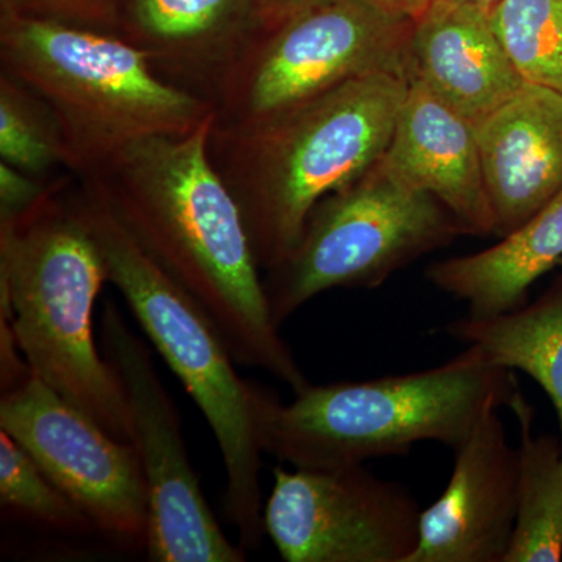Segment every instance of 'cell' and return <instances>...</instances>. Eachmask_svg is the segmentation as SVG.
I'll return each instance as SVG.
<instances>
[{
    "label": "cell",
    "mask_w": 562,
    "mask_h": 562,
    "mask_svg": "<svg viewBox=\"0 0 562 562\" xmlns=\"http://www.w3.org/2000/svg\"><path fill=\"white\" fill-rule=\"evenodd\" d=\"M214 120L138 140L80 180L209 314L236 364L271 373L295 394L310 382L273 324L241 210L211 161Z\"/></svg>",
    "instance_id": "cell-1"
},
{
    "label": "cell",
    "mask_w": 562,
    "mask_h": 562,
    "mask_svg": "<svg viewBox=\"0 0 562 562\" xmlns=\"http://www.w3.org/2000/svg\"><path fill=\"white\" fill-rule=\"evenodd\" d=\"M408 79L372 74L249 125L214 120L209 151L241 210L258 266L279 268L317 203L382 160Z\"/></svg>",
    "instance_id": "cell-2"
},
{
    "label": "cell",
    "mask_w": 562,
    "mask_h": 562,
    "mask_svg": "<svg viewBox=\"0 0 562 562\" xmlns=\"http://www.w3.org/2000/svg\"><path fill=\"white\" fill-rule=\"evenodd\" d=\"M519 390L512 369L465 346L427 371L310 383L290 403L251 382V409L262 452L292 468L335 469L403 457L424 441L454 450L484 414L509 406Z\"/></svg>",
    "instance_id": "cell-3"
},
{
    "label": "cell",
    "mask_w": 562,
    "mask_h": 562,
    "mask_svg": "<svg viewBox=\"0 0 562 562\" xmlns=\"http://www.w3.org/2000/svg\"><path fill=\"white\" fill-rule=\"evenodd\" d=\"M105 283L101 250L69 177H55L31 210L0 221V292L9 297L29 369L111 436L132 442L124 391L94 339V306Z\"/></svg>",
    "instance_id": "cell-4"
},
{
    "label": "cell",
    "mask_w": 562,
    "mask_h": 562,
    "mask_svg": "<svg viewBox=\"0 0 562 562\" xmlns=\"http://www.w3.org/2000/svg\"><path fill=\"white\" fill-rule=\"evenodd\" d=\"M0 63L54 114L66 169L79 179L138 140L187 135L216 114L210 99L165 79L114 33L0 16Z\"/></svg>",
    "instance_id": "cell-5"
},
{
    "label": "cell",
    "mask_w": 562,
    "mask_h": 562,
    "mask_svg": "<svg viewBox=\"0 0 562 562\" xmlns=\"http://www.w3.org/2000/svg\"><path fill=\"white\" fill-rule=\"evenodd\" d=\"M77 209L101 250L109 283L121 292L140 330L176 373L216 438L227 475L225 509L244 550L265 539L262 449L251 409V382L216 325L125 231L88 181L74 190Z\"/></svg>",
    "instance_id": "cell-6"
},
{
    "label": "cell",
    "mask_w": 562,
    "mask_h": 562,
    "mask_svg": "<svg viewBox=\"0 0 562 562\" xmlns=\"http://www.w3.org/2000/svg\"><path fill=\"white\" fill-rule=\"evenodd\" d=\"M461 232L441 203L403 180L382 158L317 203L290 257L262 279L273 324L280 328L322 292L380 286Z\"/></svg>",
    "instance_id": "cell-7"
},
{
    "label": "cell",
    "mask_w": 562,
    "mask_h": 562,
    "mask_svg": "<svg viewBox=\"0 0 562 562\" xmlns=\"http://www.w3.org/2000/svg\"><path fill=\"white\" fill-rule=\"evenodd\" d=\"M414 21L384 0H330L257 33L211 94L217 124H257L372 74L408 79Z\"/></svg>",
    "instance_id": "cell-8"
},
{
    "label": "cell",
    "mask_w": 562,
    "mask_h": 562,
    "mask_svg": "<svg viewBox=\"0 0 562 562\" xmlns=\"http://www.w3.org/2000/svg\"><path fill=\"white\" fill-rule=\"evenodd\" d=\"M103 355L120 380L138 452L151 562H243L246 550L222 531L192 468L176 403L155 368L149 346L132 331L114 302L101 321Z\"/></svg>",
    "instance_id": "cell-9"
},
{
    "label": "cell",
    "mask_w": 562,
    "mask_h": 562,
    "mask_svg": "<svg viewBox=\"0 0 562 562\" xmlns=\"http://www.w3.org/2000/svg\"><path fill=\"white\" fill-rule=\"evenodd\" d=\"M0 430L20 442L99 536L144 552L149 501L138 452L63 398L32 371L0 397Z\"/></svg>",
    "instance_id": "cell-10"
},
{
    "label": "cell",
    "mask_w": 562,
    "mask_h": 562,
    "mask_svg": "<svg viewBox=\"0 0 562 562\" xmlns=\"http://www.w3.org/2000/svg\"><path fill=\"white\" fill-rule=\"evenodd\" d=\"M265 531L288 562H408L422 509L412 492L364 464L277 465Z\"/></svg>",
    "instance_id": "cell-11"
},
{
    "label": "cell",
    "mask_w": 562,
    "mask_h": 562,
    "mask_svg": "<svg viewBox=\"0 0 562 562\" xmlns=\"http://www.w3.org/2000/svg\"><path fill=\"white\" fill-rule=\"evenodd\" d=\"M491 409L454 452L441 497L422 509L408 562H505L517 505V449Z\"/></svg>",
    "instance_id": "cell-12"
},
{
    "label": "cell",
    "mask_w": 562,
    "mask_h": 562,
    "mask_svg": "<svg viewBox=\"0 0 562 562\" xmlns=\"http://www.w3.org/2000/svg\"><path fill=\"white\" fill-rule=\"evenodd\" d=\"M495 235L506 236L562 190V94L525 81L476 125Z\"/></svg>",
    "instance_id": "cell-13"
},
{
    "label": "cell",
    "mask_w": 562,
    "mask_h": 562,
    "mask_svg": "<svg viewBox=\"0 0 562 562\" xmlns=\"http://www.w3.org/2000/svg\"><path fill=\"white\" fill-rule=\"evenodd\" d=\"M384 165L428 192L465 233H495L476 127L419 80H408Z\"/></svg>",
    "instance_id": "cell-14"
},
{
    "label": "cell",
    "mask_w": 562,
    "mask_h": 562,
    "mask_svg": "<svg viewBox=\"0 0 562 562\" xmlns=\"http://www.w3.org/2000/svg\"><path fill=\"white\" fill-rule=\"evenodd\" d=\"M258 32V0H122L117 24L165 79L206 99Z\"/></svg>",
    "instance_id": "cell-15"
},
{
    "label": "cell",
    "mask_w": 562,
    "mask_h": 562,
    "mask_svg": "<svg viewBox=\"0 0 562 562\" xmlns=\"http://www.w3.org/2000/svg\"><path fill=\"white\" fill-rule=\"evenodd\" d=\"M408 80H419L475 127L525 83L491 10L457 0H432L414 21Z\"/></svg>",
    "instance_id": "cell-16"
},
{
    "label": "cell",
    "mask_w": 562,
    "mask_h": 562,
    "mask_svg": "<svg viewBox=\"0 0 562 562\" xmlns=\"http://www.w3.org/2000/svg\"><path fill=\"white\" fill-rule=\"evenodd\" d=\"M562 261V190L501 243L476 254L435 262L436 288L468 303L469 316L490 317L527 303L528 290Z\"/></svg>",
    "instance_id": "cell-17"
},
{
    "label": "cell",
    "mask_w": 562,
    "mask_h": 562,
    "mask_svg": "<svg viewBox=\"0 0 562 562\" xmlns=\"http://www.w3.org/2000/svg\"><path fill=\"white\" fill-rule=\"evenodd\" d=\"M446 333L479 347L495 364L530 375L553 403L562 447V279L530 305L497 316L461 317Z\"/></svg>",
    "instance_id": "cell-18"
},
{
    "label": "cell",
    "mask_w": 562,
    "mask_h": 562,
    "mask_svg": "<svg viewBox=\"0 0 562 562\" xmlns=\"http://www.w3.org/2000/svg\"><path fill=\"white\" fill-rule=\"evenodd\" d=\"M509 408L519 424L516 524L505 562L562 560V447L560 439L535 435V408L522 391Z\"/></svg>",
    "instance_id": "cell-19"
},
{
    "label": "cell",
    "mask_w": 562,
    "mask_h": 562,
    "mask_svg": "<svg viewBox=\"0 0 562 562\" xmlns=\"http://www.w3.org/2000/svg\"><path fill=\"white\" fill-rule=\"evenodd\" d=\"M0 505L9 517L55 535L88 538L94 524L43 472L31 453L0 430Z\"/></svg>",
    "instance_id": "cell-20"
},
{
    "label": "cell",
    "mask_w": 562,
    "mask_h": 562,
    "mask_svg": "<svg viewBox=\"0 0 562 562\" xmlns=\"http://www.w3.org/2000/svg\"><path fill=\"white\" fill-rule=\"evenodd\" d=\"M491 20L522 79L562 94V0H501Z\"/></svg>",
    "instance_id": "cell-21"
},
{
    "label": "cell",
    "mask_w": 562,
    "mask_h": 562,
    "mask_svg": "<svg viewBox=\"0 0 562 562\" xmlns=\"http://www.w3.org/2000/svg\"><path fill=\"white\" fill-rule=\"evenodd\" d=\"M0 158L31 176L49 179L66 168V150L54 114L35 92L0 74Z\"/></svg>",
    "instance_id": "cell-22"
},
{
    "label": "cell",
    "mask_w": 562,
    "mask_h": 562,
    "mask_svg": "<svg viewBox=\"0 0 562 562\" xmlns=\"http://www.w3.org/2000/svg\"><path fill=\"white\" fill-rule=\"evenodd\" d=\"M2 16L61 22L117 35L122 0H0Z\"/></svg>",
    "instance_id": "cell-23"
},
{
    "label": "cell",
    "mask_w": 562,
    "mask_h": 562,
    "mask_svg": "<svg viewBox=\"0 0 562 562\" xmlns=\"http://www.w3.org/2000/svg\"><path fill=\"white\" fill-rule=\"evenodd\" d=\"M52 181L0 161V221L11 220L31 210L49 191Z\"/></svg>",
    "instance_id": "cell-24"
},
{
    "label": "cell",
    "mask_w": 562,
    "mask_h": 562,
    "mask_svg": "<svg viewBox=\"0 0 562 562\" xmlns=\"http://www.w3.org/2000/svg\"><path fill=\"white\" fill-rule=\"evenodd\" d=\"M327 2L330 0H258L260 32H271L303 11L312 10L314 7Z\"/></svg>",
    "instance_id": "cell-25"
},
{
    "label": "cell",
    "mask_w": 562,
    "mask_h": 562,
    "mask_svg": "<svg viewBox=\"0 0 562 562\" xmlns=\"http://www.w3.org/2000/svg\"><path fill=\"white\" fill-rule=\"evenodd\" d=\"M384 2L391 5L392 9L402 11V13L408 14V16L416 20L428 9L432 0H384Z\"/></svg>",
    "instance_id": "cell-26"
},
{
    "label": "cell",
    "mask_w": 562,
    "mask_h": 562,
    "mask_svg": "<svg viewBox=\"0 0 562 562\" xmlns=\"http://www.w3.org/2000/svg\"><path fill=\"white\" fill-rule=\"evenodd\" d=\"M457 2L473 3V5L484 7V9L492 10L497 5L501 0H457Z\"/></svg>",
    "instance_id": "cell-27"
}]
</instances>
